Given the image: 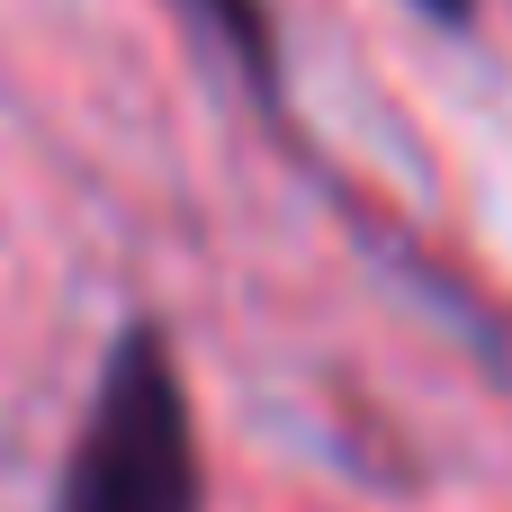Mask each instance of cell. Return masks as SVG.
<instances>
[{
    "instance_id": "1",
    "label": "cell",
    "mask_w": 512,
    "mask_h": 512,
    "mask_svg": "<svg viewBox=\"0 0 512 512\" xmlns=\"http://www.w3.org/2000/svg\"><path fill=\"white\" fill-rule=\"evenodd\" d=\"M54 512H207L198 405L162 324H126L72 423Z\"/></svg>"
},
{
    "instance_id": "2",
    "label": "cell",
    "mask_w": 512,
    "mask_h": 512,
    "mask_svg": "<svg viewBox=\"0 0 512 512\" xmlns=\"http://www.w3.org/2000/svg\"><path fill=\"white\" fill-rule=\"evenodd\" d=\"M180 27L207 45V63L270 117L288 126V63H279V27H270V0H171Z\"/></svg>"
},
{
    "instance_id": "3",
    "label": "cell",
    "mask_w": 512,
    "mask_h": 512,
    "mask_svg": "<svg viewBox=\"0 0 512 512\" xmlns=\"http://www.w3.org/2000/svg\"><path fill=\"white\" fill-rule=\"evenodd\" d=\"M414 9H423L432 27H468V18H477V0H414Z\"/></svg>"
}]
</instances>
